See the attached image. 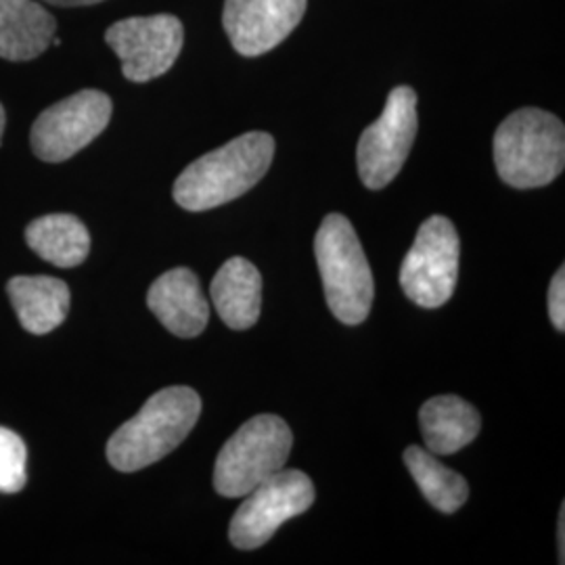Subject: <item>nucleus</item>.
Here are the masks:
<instances>
[{"label": "nucleus", "instance_id": "f257e3e1", "mask_svg": "<svg viewBox=\"0 0 565 565\" xmlns=\"http://www.w3.org/2000/svg\"><path fill=\"white\" fill-rule=\"evenodd\" d=\"M275 158V139L247 132L189 163L172 195L189 212H205L233 202L263 181Z\"/></svg>", "mask_w": 565, "mask_h": 565}, {"label": "nucleus", "instance_id": "f03ea898", "mask_svg": "<svg viewBox=\"0 0 565 565\" xmlns=\"http://www.w3.org/2000/svg\"><path fill=\"white\" fill-rule=\"evenodd\" d=\"M202 415V398L186 385L163 387L139 415L121 425L107 443L111 467L132 473L158 463L191 434Z\"/></svg>", "mask_w": 565, "mask_h": 565}, {"label": "nucleus", "instance_id": "7ed1b4c3", "mask_svg": "<svg viewBox=\"0 0 565 565\" xmlns=\"http://www.w3.org/2000/svg\"><path fill=\"white\" fill-rule=\"evenodd\" d=\"M494 163L509 186L551 184L564 172V121L536 107L511 114L494 135Z\"/></svg>", "mask_w": 565, "mask_h": 565}, {"label": "nucleus", "instance_id": "20e7f679", "mask_svg": "<svg viewBox=\"0 0 565 565\" xmlns=\"http://www.w3.org/2000/svg\"><path fill=\"white\" fill-rule=\"evenodd\" d=\"M315 254L333 317L343 324L363 323L373 306L375 282L352 223L342 214H329L319 226Z\"/></svg>", "mask_w": 565, "mask_h": 565}, {"label": "nucleus", "instance_id": "39448f33", "mask_svg": "<svg viewBox=\"0 0 565 565\" xmlns=\"http://www.w3.org/2000/svg\"><path fill=\"white\" fill-rule=\"evenodd\" d=\"M294 446L289 425L277 415H258L243 424L223 446L214 467V488L226 499L249 494L281 471Z\"/></svg>", "mask_w": 565, "mask_h": 565}, {"label": "nucleus", "instance_id": "423d86ee", "mask_svg": "<svg viewBox=\"0 0 565 565\" xmlns=\"http://www.w3.org/2000/svg\"><path fill=\"white\" fill-rule=\"evenodd\" d=\"M315 497V484L306 473L282 467L245 494V501L231 520V543L242 551L266 545L285 522L306 513Z\"/></svg>", "mask_w": 565, "mask_h": 565}, {"label": "nucleus", "instance_id": "0eeeda50", "mask_svg": "<svg viewBox=\"0 0 565 565\" xmlns=\"http://www.w3.org/2000/svg\"><path fill=\"white\" fill-rule=\"evenodd\" d=\"M459 249L455 224L445 216L427 218L401 268L406 298L424 308L445 306L459 279Z\"/></svg>", "mask_w": 565, "mask_h": 565}, {"label": "nucleus", "instance_id": "6e6552de", "mask_svg": "<svg viewBox=\"0 0 565 565\" xmlns=\"http://www.w3.org/2000/svg\"><path fill=\"white\" fill-rule=\"evenodd\" d=\"M417 93L398 86L390 93L384 114L361 137L356 149L359 174L366 189H384L398 177L417 137Z\"/></svg>", "mask_w": 565, "mask_h": 565}, {"label": "nucleus", "instance_id": "1a4fd4ad", "mask_svg": "<svg viewBox=\"0 0 565 565\" xmlns=\"http://www.w3.org/2000/svg\"><path fill=\"white\" fill-rule=\"evenodd\" d=\"M111 99L102 90H81L44 109L32 126L30 145L42 162L74 158L95 141L111 120Z\"/></svg>", "mask_w": 565, "mask_h": 565}, {"label": "nucleus", "instance_id": "9d476101", "mask_svg": "<svg viewBox=\"0 0 565 565\" xmlns=\"http://www.w3.org/2000/svg\"><path fill=\"white\" fill-rule=\"evenodd\" d=\"M105 42L120 57L121 72L130 82H149L163 76L179 60L184 28L174 15L128 18L105 32Z\"/></svg>", "mask_w": 565, "mask_h": 565}, {"label": "nucleus", "instance_id": "9b49d317", "mask_svg": "<svg viewBox=\"0 0 565 565\" xmlns=\"http://www.w3.org/2000/svg\"><path fill=\"white\" fill-rule=\"evenodd\" d=\"M306 4L308 0H226L224 30L239 55L258 57L298 28Z\"/></svg>", "mask_w": 565, "mask_h": 565}, {"label": "nucleus", "instance_id": "f8f14e48", "mask_svg": "<svg viewBox=\"0 0 565 565\" xmlns=\"http://www.w3.org/2000/svg\"><path fill=\"white\" fill-rule=\"evenodd\" d=\"M149 310L177 338H198L210 321V303L193 270L172 268L149 287Z\"/></svg>", "mask_w": 565, "mask_h": 565}, {"label": "nucleus", "instance_id": "ddd939ff", "mask_svg": "<svg viewBox=\"0 0 565 565\" xmlns=\"http://www.w3.org/2000/svg\"><path fill=\"white\" fill-rule=\"evenodd\" d=\"M210 296L226 327L235 331L249 329L258 323L263 308L260 270L249 260L235 256L216 273L210 285Z\"/></svg>", "mask_w": 565, "mask_h": 565}, {"label": "nucleus", "instance_id": "4468645a", "mask_svg": "<svg viewBox=\"0 0 565 565\" xmlns=\"http://www.w3.org/2000/svg\"><path fill=\"white\" fill-rule=\"evenodd\" d=\"M55 18L36 0H0V57H41L55 39Z\"/></svg>", "mask_w": 565, "mask_h": 565}, {"label": "nucleus", "instance_id": "2eb2a0df", "mask_svg": "<svg viewBox=\"0 0 565 565\" xmlns=\"http://www.w3.org/2000/svg\"><path fill=\"white\" fill-rule=\"evenodd\" d=\"M7 294L21 327L34 335L51 333L70 312V287L55 277H15Z\"/></svg>", "mask_w": 565, "mask_h": 565}, {"label": "nucleus", "instance_id": "dca6fc26", "mask_svg": "<svg viewBox=\"0 0 565 565\" xmlns=\"http://www.w3.org/2000/svg\"><path fill=\"white\" fill-rule=\"evenodd\" d=\"M419 427L429 452L452 455L476 440L482 419L480 413L467 401L446 394L422 406Z\"/></svg>", "mask_w": 565, "mask_h": 565}, {"label": "nucleus", "instance_id": "f3484780", "mask_svg": "<svg viewBox=\"0 0 565 565\" xmlns=\"http://www.w3.org/2000/svg\"><path fill=\"white\" fill-rule=\"evenodd\" d=\"M25 242L42 260L60 268H74L90 252V235L81 218L72 214H49L25 228Z\"/></svg>", "mask_w": 565, "mask_h": 565}, {"label": "nucleus", "instance_id": "a211bd4d", "mask_svg": "<svg viewBox=\"0 0 565 565\" xmlns=\"http://www.w3.org/2000/svg\"><path fill=\"white\" fill-rule=\"evenodd\" d=\"M404 465L434 509L455 513L465 505L469 486L463 476L440 463L434 452H427L422 446H408L404 450Z\"/></svg>", "mask_w": 565, "mask_h": 565}, {"label": "nucleus", "instance_id": "6ab92c4d", "mask_svg": "<svg viewBox=\"0 0 565 565\" xmlns=\"http://www.w3.org/2000/svg\"><path fill=\"white\" fill-rule=\"evenodd\" d=\"M28 484V448L20 436L0 427V492L15 494Z\"/></svg>", "mask_w": 565, "mask_h": 565}, {"label": "nucleus", "instance_id": "aec40b11", "mask_svg": "<svg viewBox=\"0 0 565 565\" xmlns=\"http://www.w3.org/2000/svg\"><path fill=\"white\" fill-rule=\"evenodd\" d=\"M548 317L557 331H565V268L562 266L548 285Z\"/></svg>", "mask_w": 565, "mask_h": 565}, {"label": "nucleus", "instance_id": "412c9836", "mask_svg": "<svg viewBox=\"0 0 565 565\" xmlns=\"http://www.w3.org/2000/svg\"><path fill=\"white\" fill-rule=\"evenodd\" d=\"M559 534H557V543H559V564H564V555H565V507H562V511H559Z\"/></svg>", "mask_w": 565, "mask_h": 565}, {"label": "nucleus", "instance_id": "4be33fe9", "mask_svg": "<svg viewBox=\"0 0 565 565\" xmlns=\"http://www.w3.org/2000/svg\"><path fill=\"white\" fill-rule=\"evenodd\" d=\"M49 4H55V7H86V4H97L103 0H44Z\"/></svg>", "mask_w": 565, "mask_h": 565}, {"label": "nucleus", "instance_id": "5701e85b", "mask_svg": "<svg viewBox=\"0 0 565 565\" xmlns=\"http://www.w3.org/2000/svg\"><path fill=\"white\" fill-rule=\"evenodd\" d=\"M4 109H2V105H0V141H2V132H4Z\"/></svg>", "mask_w": 565, "mask_h": 565}]
</instances>
